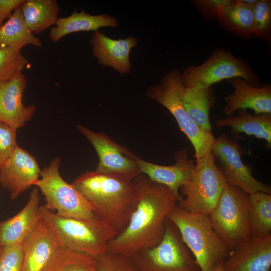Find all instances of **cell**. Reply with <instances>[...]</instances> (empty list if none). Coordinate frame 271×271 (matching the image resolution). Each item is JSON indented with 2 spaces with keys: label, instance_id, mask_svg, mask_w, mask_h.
<instances>
[{
  "label": "cell",
  "instance_id": "1",
  "mask_svg": "<svg viewBox=\"0 0 271 271\" xmlns=\"http://www.w3.org/2000/svg\"><path fill=\"white\" fill-rule=\"evenodd\" d=\"M138 201L129 223L110 241L107 252L131 257L153 247L162 239L168 216L178 199L167 186L154 182L143 174L133 180Z\"/></svg>",
  "mask_w": 271,
  "mask_h": 271
},
{
  "label": "cell",
  "instance_id": "2",
  "mask_svg": "<svg viewBox=\"0 0 271 271\" xmlns=\"http://www.w3.org/2000/svg\"><path fill=\"white\" fill-rule=\"evenodd\" d=\"M72 185L90 203L98 218L119 233L125 229L138 201L133 180L94 170L82 173Z\"/></svg>",
  "mask_w": 271,
  "mask_h": 271
},
{
  "label": "cell",
  "instance_id": "3",
  "mask_svg": "<svg viewBox=\"0 0 271 271\" xmlns=\"http://www.w3.org/2000/svg\"><path fill=\"white\" fill-rule=\"evenodd\" d=\"M41 218L61 245L95 259L107 252L108 245L119 233L99 218L86 220L58 215L45 205L40 206Z\"/></svg>",
  "mask_w": 271,
  "mask_h": 271
},
{
  "label": "cell",
  "instance_id": "4",
  "mask_svg": "<svg viewBox=\"0 0 271 271\" xmlns=\"http://www.w3.org/2000/svg\"><path fill=\"white\" fill-rule=\"evenodd\" d=\"M167 219L178 229L200 271H211L228 256L230 250L215 232L207 214L190 212L177 204Z\"/></svg>",
  "mask_w": 271,
  "mask_h": 271
},
{
  "label": "cell",
  "instance_id": "5",
  "mask_svg": "<svg viewBox=\"0 0 271 271\" xmlns=\"http://www.w3.org/2000/svg\"><path fill=\"white\" fill-rule=\"evenodd\" d=\"M185 88L181 73L173 69L164 75L159 84L150 87L148 97L166 108L174 116L181 130L188 138L195 150L196 160L211 152L216 139L212 133L199 128L188 114L182 101Z\"/></svg>",
  "mask_w": 271,
  "mask_h": 271
},
{
  "label": "cell",
  "instance_id": "6",
  "mask_svg": "<svg viewBox=\"0 0 271 271\" xmlns=\"http://www.w3.org/2000/svg\"><path fill=\"white\" fill-rule=\"evenodd\" d=\"M249 193L226 182L212 210L208 214L216 233L231 251L251 237Z\"/></svg>",
  "mask_w": 271,
  "mask_h": 271
},
{
  "label": "cell",
  "instance_id": "7",
  "mask_svg": "<svg viewBox=\"0 0 271 271\" xmlns=\"http://www.w3.org/2000/svg\"><path fill=\"white\" fill-rule=\"evenodd\" d=\"M61 159H53L41 171L35 186L44 195L45 205L59 216L90 220L98 218L92 206L59 172Z\"/></svg>",
  "mask_w": 271,
  "mask_h": 271
},
{
  "label": "cell",
  "instance_id": "8",
  "mask_svg": "<svg viewBox=\"0 0 271 271\" xmlns=\"http://www.w3.org/2000/svg\"><path fill=\"white\" fill-rule=\"evenodd\" d=\"M241 77L255 86H260V79L246 60L236 57L226 49L216 48L208 59L198 65H192L181 73L186 88L210 87L224 80Z\"/></svg>",
  "mask_w": 271,
  "mask_h": 271
},
{
  "label": "cell",
  "instance_id": "9",
  "mask_svg": "<svg viewBox=\"0 0 271 271\" xmlns=\"http://www.w3.org/2000/svg\"><path fill=\"white\" fill-rule=\"evenodd\" d=\"M226 183L211 152L196 160L190 179L180 189L177 204L188 211L208 214L215 206Z\"/></svg>",
  "mask_w": 271,
  "mask_h": 271
},
{
  "label": "cell",
  "instance_id": "10",
  "mask_svg": "<svg viewBox=\"0 0 271 271\" xmlns=\"http://www.w3.org/2000/svg\"><path fill=\"white\" fill-rule=\"evenodd\" d=\"M131 258L139 271H200L178 229L168 219L160 243Z\"/></svg>",
  "mask_w": 271,
  "mask_h": 271
},
{
  "label": "cell",
  "instance_id": "11",
  "mask_svg": "<svg viewBox=\"0 0 271 271\" xmlns=\"http://www.w3.org/2000/svg\"><path fill=\"white\" fill-rule=\"evenodd\" d=\"M211 152L218 159L227 182L249 194L260 191L271 194L270 186L253 176L250 167L242 162L240 146L228 136L222 134L216 139Z\"/></svg>",
  "mask_w": 271,
  "mask_h": 271
},
{
  "label": "cell",
  "instance_id": "12",
  "mask_svg": "<svg viewBox=\"0 0 271 271\" xmlns=\"http://www.w3.org/2000/svg\"><path fill=\"white\" fill-rule=\"evenodd\" d=\"M77 128L89 141L98 154L96 172L117 175L131 180L141 174L136 161L137 156L125 147L103 132H95L79 124Z\"/></svg>",
  "mask_w": 271,
  "mask_h": 271
},
{
  "label": "cell",
  "instance_id": "13",
  "mask_svg": "<svg viewBox=\"0 0 271 271\" xmlns=\"http://www.w3.org/2000/svg\"><path fill=\"white\" fill-rule=\"evenodd\" d=\"M41 171L36 158L18 145L0 167V185L13 200L34 185Z\"/></svg>",
  "mask_w": 271,
  "mask_h": 271
},
{
  "label": "cell",
  "instance_id": "14",
  "mask_svg": "<svg viewBox=\"0 0 271 271\" xmlns=\"http://www.w3.org/2000/svg\"><path fill=\"white\" fill-rule=\"evenodd\" d=\"M27 81L22 71L0 83V121L17 130L31 120L37 107L23 103Z\"/></svg>",
  "mask_w": 271,
  "mask_h": 271
},
{
  "label": "cell",
  "instance_id": "15",
  "mask_svg": "<svg viewBox=\"0 0 271 271\" xmlns=\"http://www.w3.org/2000/svg\"><path fill=\"white\" fill-rule=\"evenodd\" d=\"M174 159L175 163L168 166L151 163L137 156L136 161L141 173L147 176L151 181L168 187L179 201L182 198L180 189L192 176L196 164L189 159L186 150L176 151Z\"/></svg>",
  "mask_w": 271,
  "mask_h": 271
},
{
  "label": "cell",
  "instance_id": "16",
  "mask_svg": "<svg viewBox=\"0 0 271 271\" xmlns=\"http://www.w3.org/2000/svg\"><path fill=\"white\" fill-rule=\"evenodd\" d=\"M223 265L225 271H270L271 235L242 241L230 251Z\"/></svg>",
  "mask_w": 271,
  "mask_h": 271
},
{
  "label": "cell",
  "instance_id": "17",
  "mask_svg": "<svg viewBox=\"0 0 271 271\" xmlns=\"http://www.w3.org/2000/svg\"><path fill=\"white\" fill-rule=\"evenodd\" d=\"M234 91L224 98L226 102L223 112L231 116L238 110L250 109L255 114H271V85L255 86L244 79L236 77L228 80Z\"/></svg>",
  "mask_w": 271,
  "mask_h": 271
},
{
  "label": "cell",
  "instance_id": "18",
  "mask_svg": "<svg viewBox=\"0 0 271 271\" xmlns=\"http://www.w3.org/2000/svg\"><path fill=\"white\" fill-rule=\"evenodd\" d=\"M90 42L93 46L92 54L103 66L110 67L122 75L131 70L129 54L138 44L136 37L113 39L98 30L94 31Z\"/></svg>",
  "mask_w": 271,
  "mask_h": 271
},
{
  "label": "cell",
  "instance_id": "19",
  "mask_svg": "<svg viewBox=\"0 0 271 271\" xmlns=\"http://www.w3.org/2000/svg\"><path fill=\"white\" fill-rule=\"evenodd\" d=\"M21 271H42L61 243L41 218L34 229L21 243Z\"/></svg>",
  "mask_w": 271,
  "mask_h": 271
},
{
  "label": "cell",
  "instance_id": "20",
  "mask_svg": "<svg viewBox=\"0 0 271 271\" xmlns=\"http://www.w3.org/2000/svg\"><path fill=\"white\" fill-rule=\"evenodd\" d=\"M39 189L30 193L23 209L14 216L0 222V246L21 244L41 219Z\"/></svg>",
  "mask_w": 271,
  "mask_h": 271
},
{
  "label": "cell",
  "instance_id": "21",
  "mask_svg": "<svg viewBox=\"0 0 271 271\" xmlns=\"http://www.w3.org/2000/svg\"><path fill=\"white\" fill-rule=\"evenodd\" d=\"M49 33V38L54 43L65 36L81 31H97L101 27L115 28L119 26L117 20L108 14L91 15L83 10H75L71 15L58 18Z\"/></svg>",
  "mask_w": 271,
  "mask_h": 271
},
{
  "label": "cell",
  "instance_id": "22",
  "mask_svg": "<svg viewBox=\"0 0 271 271\" xmlns=\"http://www.w3.org/2000/svg\"><path fill=\"white\" fill-rule=\"evenodd\" d=\"M236 116H228L216 121L217 127H228L236 133H244L263 139L271 147V114H252L238 110Z\"/></svg>",
  "mask_w": 271,
  "mask_h": 271
},
{
  "label": "cell",
  "instance_id": "23",
  "mask_svg": "<svg viewBox=\"0 0 271 271\" xmlns=\"http://www.w3.org/2000/svg\"><path fill=\"white\" fill-rule=\"evenodd\" d=\"M218 21L224 29L241 38H257L253 7L241 0H231L222 10Z\"/></svg>",
  "mask_w": 271,
  "mask_h": 271
},
{
  "label": "cell",
  "instance_id": "24",
  "mask_svg": "<svg viewBox=\"0 0 271 271\" xmlns=\"http://www.w3.org/2000/svg\"><path fill=\"white\" fill-rule=\"evenodd\" d=\"M182 101L188 114L195 124L202 130L212 133L209 114L215 97L211 87H185Z\"/></svg>",
  "mask_w": 271,
  "mask_h": 271
},
{
  "label": "cell",
  "instance_id": "25",
  "mask_svg": "<svg viewBox=\"0 0 271 271\" xmlns=\"http://www.w3.org/2000/svg\"><path fill=\"white\" fill-rule=\"evenodd\" d=\"M25 22L34 34L55 24L60 8L56 0H24L20 6Z\"/></svg>",
  "mask_w": 271,
  "mask_h": 271
},
{
  "label": "cell",
  "instance_id": "26",
  "mask_svg": "<svg viewBox=\"0 0 271 271\" xmlns=\"http://www.w3.org/2000/svg\"><path fill=\"white\" fill-rule=\"evenodd\" d=\"M27 45L38 48L42 46L39 38L34 35L26 25L19 6L0 27V46L21 51Z\"/></svg>",
  "mask_w": 271,
  "mask_h": 271
},
{
  "label": "cell",
  "instance_id": "27",
  "mask_svg": "<svg viewBox=\"0 0 271 271\" xmlns=\"http://www.w3.org/2000/svg\"><path fill=\"white\" fill-rule=\"evenodd\" d=\"M249 219L251 237L271 235V194L263 192L249 194Z\"/></svg>",
  "mask_w": 271,
  "mask_h": 271
},
{
  "label": "cell",
  "instance_id": "28",
  "mask_svg": "<svg viewBox=\"0 0 271 271\" xmlns=\"http://www.w3.org/2000/svg\"><path fill=\"white\" fill-rule=\"evenodd\" d=\"M95 258L62 246L42 271H95Z\"/></svg>",
  "mask_w": 271,
  "mask_h": 271
},
{
  "label": "cell",
  "instance_id": "29",
  "mask_svg": "<svg viewBox=\"0 0 271 271\" xmlns=\"http://www.w3.org/2000/svg\"><path fill=\"white\" fill-rule=\"evenodd\" d=\"M28 63L21 51L0 46V83L11 79L17 73L22 71Z\"/></svg>",
  "mask_w": 271,
  "mask_h": 271
},
{
  "label": "cell",
  "instance_id": "30",
  "mask_svg": "<svg viewBox=\"0 0 271 271\" xmlns=\"http://www.w3.org/2000/svg\"><path fill=\"white\" fill-rule=\"evenodd\" d=\"M253 13L257 38L269 42L271 35V1L258 0L253 7Z\"/></svg>",
  "mask_w": 271,
  "mask_h": 271
},
{
  "label": "cell",
  "instance_id": "31",
  "mask_svg": "<svg viewBox=\"0 0 271 271\" xmlns=\"http://www.w3.org/2000/svg\"><path fill=\"white\" fill-rule=\"evenodd\" d=\"M95 271H139L131 257L107 252L95 259Z\"/></svg>",
  "mask_w": 271,
  "mask_h": 271
},
{
  "label": "cell",
  "instance_id": "32",
  "mask_svg": "<svg viewBox=\"0 0 271 271\" xmlns=\"http://www.w3.org/2000/svg\"><path fill=\"white\" fill-rule=\"evenodd\" d=\"M23 259L21 244L0 246V271H21Z\"/></svg>",
  "mask_w": 271,
  "mask_h": 271
},
{
  "label": "cell",
  "instance_id": "33",
  "mask_svg": "<svg viewBox=\"0 0 271 271\" xmlns=\"http://www.w3.org/2000/svg\"><path fill=\"white\" fill-rule=\"evenodd\" d=\"M231 0H193L192 3L206 20H219L223 9Z\"/></svg>",
  "mask_w": 271,
  "mask_h": 271
},
{
  "label": "cell",
  "instance_id": "34",
  "mask_svg": "<svg viewBox=\"0 0 271 271\" xmlns=\"http://www.w3.org/2000/svg\"><path fill=\"white\" fill-rule=\"evenodd\" d=\"M17 130L0 121V167L18 146Z\"/></svg>",
  "mask_w": 271,
  "mask_h": 271
},
{
  "label": "cell",
  "instance_id": "35",
  "mask_svg": "<svg viewBox=\"0 0 271 271\" xmlns=\"http://www.w3.org/2000/svg\"><path fill=\"white\" fill-rule=\"evenodd\" d=\"M24 0H0V27L5 18L10 17L11 13L20 6Z\"/></svg>",
  "mask_w": 271,
  "mask_h": 271
},
{
  "label": "cell",
  "instance_id": "36",
  "mask_svg": "<svg viewBox=\"0 0 271 271\" xmlns=\"http://www.w3.org/2000/svg\"><path fill=\"white\" fill-rule=\"evenodd\" d=\"M241 1L245 4L252 7H253L258 1V0H241Z\"/></svg>",
  "mask_w": 271,
  "mask_h": 271
},
{
  "label": "cell",
  "instance_id": "37",
  "mask_svg": "<svg viewBox=\"0 0 271 271\" xmlns=\"http://www.w3.org/2000/svg\"><path fill=\"white\" fill-rule=\"evenodd\" d=\"M223 262L219 263L211 271H225L223 265Z\"/></svg>",
  "mask_w": 271,
  "mask_h": 271
}]
</instances>
